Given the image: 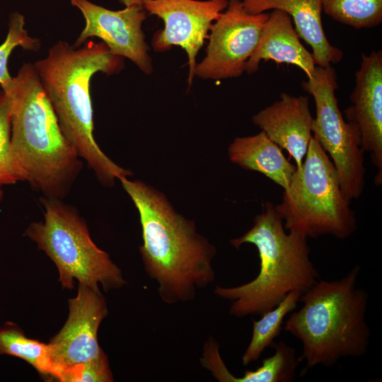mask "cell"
<instances>
[{
  "label": "cell",
  "mask_w": 382,
  "mask_h": 382,
  "mask_svg": "<svg viewBox=\"0 0 382 382\" xmlns=\"http://www.w3.org/2000/svg\"><path fill=\"white\" fill-rule=\"evenodd\" d=\"M2 90L10 100L11 149L23 181L45 197L63 199L83 163L60 129L34 64H23Z\"/></svg>",
  "instance_id": "cell-3"
},
{
  "label": "cell",
  "mask_w": 382,
  "mask_h": 382,
  "mask_svg": "<svg viewBox=\"0 0 382 382\" xmlns=\"http://www.w3.org/2000/svg\"><path fill=\"white\" fill-rule=\"evenodd\" d=\"M44 221L31 223L25 236L56 265L59 281L72 289L79 284L100 291L120 289L126 284L120 269L92 241L85 221L76 209L59 199L41 197Z\"/></svg>",
  "instance_id": "cell-7"
},
{
  "label": "cell",
  "mask_w": 382,
  "mask_h": 382,
  "mask_svg": "<svg viewBox=\"0 0 382 382\" xmlns=\"http://www.w3.org/2000/svg\"><path fill=\"white\" fill-rule=\"evenodd\" d=\"M113 381L107 356L104 352L93 360L67 366L62 382H110Z\"/></svg>",
  "instance_id": "cell-24"
},
{
  "label": "cell",
  "mask_w": 382,
  "mask_h": 382,
  "mask_svg": "<svg viewBox=\"0 0 382 382\" xmlns=\"http://www.w3.org/2000/svg\"><path fill=\"white\" fill-rule=\"evenodd\" d=\"M305 157L284 190L282 202L274 206L284 229L313 238L351 236L357 228L351 200L340 187L330 158L313 136Z\"/></svg>",
  "instance_id": "cell-6"
},
{
  "label": "cell",
  "mask_w": 382,
  "mask_h": 382,
  "mask_svg": "<svg viewBox=\"0 0 382 382\" xmlns=\"http://www.w3.org/2000/svg\"><path fill=\"white\" fill-rule=\"evenodd\" d=\"M23 181L11 144V110L8 95L0 91V200L3 187Z\"/></svg>",
  "instance_id": "cell-22"
},
{
  "label": "cell",
  "mask_w": 382,
  "mask_h": 382,
  "mask_svg": "<svg viewBox=\"0 0 382 382\" xmlns=\"http://www.w3.org/2000/svg\"><path fill=\"white\" fill-rule=\"evenodd\" d=\"M322 9L335 21L356 29L382 22V0H322Z\"/></svg>",
  "instance_id": "cell-21"
},
{
  "label": "cell",
  "mask_w": 382,
  "mask_h": 382,
  "mask_svg": "<svg viewBox=\"0 0 382 382\" xmlns=\"http://www.w3.org/2000/svg\"><path fill=\"white\" fill-rule=\"evenodd\" d=\"M301 86L315 102L313 137L331 158L346 197L349 200L359 198L364 188V151L358 130L345 121L339 109L335 69L331 65L316 66L313 75Z\"/></svg>",
  "instance_id": "cell-8"
},
{
  "label": "cell",
  "mask_w": 382,
  "mask_h": 382,
  "mask_svg": "<svg viewBox=\"0 0 382 382\" xmlns=\"http://www.w3.org/2000/svg\"><path fill=\"white\" fill-rule=\"evenodd\" d=\"M227 0H144L149 14L163 21L164 28L152 40L154 50L162 52L172 46L181 47L188 57V84L195 77L196 57L209 37L213 22L226 8Z\"/></svg>",
  "instance_id": "cell-10"
},
{
  "label": "cell",
  "mask_w": 382,
  "mask_h": 382,
  "mask_svg": "<svg viewBox=\"0 0 382 382\" xmlns=\"http://www.w3.org/2000/svg\"><path fill=\"white\" fill-rule=\"evenodd\" d=\"M24 25L25 19L23 15L18 12L10 15L8 35L4 43L0 45V85L2 89L6 88L13 79L7 67L12 50L18 46L33 51H36L40 47L39 40L30 37Z\"/></svg>",
  "instance_id": "cell-23"
},
{
  "label": "cell",
  "mask_w": 382,
  "mask_h": 382,
  "mask_svg": "<svg viewBox=\"0 0 382 382\" xmlns=\"http://www.w3.org/2000/svg\"><path fill=\"white\" fill-rule=\"evenodd\" d=\"M120 180L138 210L143 240L139 251L161 299L168 304L192 301L197 290L215 280L214 246L161 193L127 177Z\"/></svg>",
  "instance_id": "cell-1"
},
{
  "label": "cell",
  "mask_w": 382,
  "mask_h": 382,
  "mask_svg": "<svg viewBox=\"0 0 382 382\" xmlns=\"http://www.w3.org/2000/svg\"><path fill=\"white\" fill-rule=\"evenodd\" d=\"M308 96L282 93L279 99L253 115V123L281 149L299 168L312 137V117Z\"/></svg>",
  "instance_id": "cell-14"
},
{
  "label": "cell",
  "mask_w": 382,
  "mask_h": 382,
  "mask_svg": "<svg viewBox=\"0 0 382 382\" xmlns=\"http://www.w3.org/2000/svg\"><path fill=\"white\" fill-rule=\"evenodd\" d=\"M228 156L231 162L260 172L284 190L289 187L296 170V165L289 162L281 148L262 131L236 138L228 147Z\"/></svg>",
  "instance_id": "cell-17"
},
{
  "label": "cell",
  "mask_w": 382,
  "mask_h": 382,
  "mask_svg": "<svg viewBox=\"0 0 382 382\" xmlns=\"http://www.w3.org/2000/svg\"><path fill=\"white\" fill-rule=\"evenodd\" d=\"M244 8L251 14L279 9L293 20L300 38L312 49L316 66H327L339 62L343 52L328 40L322 23V0H242Z\"/></svg>",
  "instance_id": "cell-16"
},
{
  "label": "cell",
  "mask_w": 382,
  "mask_h": 382,
  "mask_svg": "<svg viewBox=\"0 0 382 382\" xmlns=\"http://www.w3.org/2000/svg\"><path fill=\"white\" fill-rule=\"evenodd\" d=\"M274 353L265 358L262 365L253 371H246L241 377L231 373L226 382H291L295 378L300 359L296 350L285 342H274Z\"/></svg>",
  "instance_id": "cell-20"
},
{
  "label": "cell",
  "mask_w": 382,
  "mask_h": 382,
  "mask_svg": "<svg viewBox=\"0 0 382 382\" xmlns=\"http://www.w3.org/2000/svg\"><path fill=\"white\" fill-rule=\"evenodd\" d=\"M83 13L86 25L74 47L81 46L88 37L100 38L115 55L126 57L146 74L152 72L148 46L141 29L146 13L143 6H127L112 11L88 0H70Z\"/></svg>",
  "instance_id": "cell-11"
},
{
  "label": "cell",
  "mask_w": 382,
  "mask_h": 382,
  "mask_svg": "<svg viewBox=\"0 0 382 382\" xmlns=\"http://www.w3.org/2000/svg\"><path fill=\"white\" fill-rule=\"evenodd\" d=\"M125 7L132 6H143L144 0H119Z\"/></svg>",
  "instance_id": "cell-25"
},
{
  "label": "cell",
  "mask_w": 382,
  "mask_h": 382,
  "mask_svg": "<svg viewBox=\"0 0 382 382\" xmlns=\"http://www.w3.org/2000/svg\"><path fill=\"white\" fill-rule=\"evenodd\" d=\"M34 66L56 114L60 129L81 158L103 184L132 173L112 161L100 149L93 136L90 80L96 72L112 74L123 66L122 57L112 54L103 42H87L74 49L59 41Z\"/></svg>",
  "instance_id": "cell-2"
},
{
  "label": "cell",
  "mask_w": 382,
  "mask_h": 382,
  "mask_svg": "<svg viewBox=\"0 0 382 382\" xmlns=\"http://www.w3.org/2000/svg\"><path fill=\"white\" fill-rule=\"evenodd\" d=\"M69 316L61 330L51 340L57 362L64 369L99 357L103 351L98 342V330L108 315L100 291L79 285L78 294L69 300Z\"/></svg>",
  "instance_id": "cell-13"
},
{
  "label": "cell",
  "mask_w": 382,
  "mask_h": 382,
  "mask_svg": "<svg viewBox=\"0 0 382 382\" xmlns=\"http://www.w3.org/2000/svg\"><path fill=\"white\" fill-rule=\"evenodd\" d=\"M0 354H8L26 361L43 374L62 381L64 368L54 359L51 345L28 338L14 324L0 329Z\"/></svg>",
  "instance_id": "cell-18"
},
{
  "label": "cell",
  "mask_w": 382,
  "mask_h": 382,
  "mask_svg": "<svg viewBox=\"0 0 382 382\" xmlns=\"http://www.w3.org/2000/svg\"><path fill=\"white\" fill-rule=\"evenodd\" d=\"M360 270L357 265L340 279H319L302 293L303 305L285 322L284 330L302 344L299 359L306 361V369L332 366L343 358L367 352L369 294L357 286Z\"/></svg>",
  "instance_id": "cell-4"
},
{
  "label": "cell",
  "mask_w": 382,
  "mask_h": 382,
  "mask_svg": "<svg viewBox=\"0 0 382 382\" xmlns=\"http://www.w3.org/2000/svg\"><path fill=\"white\" fill-rule=\"evenodd\" d=\"M269 14H251L241 0H229L225 11L212 25L207 54L195 75L204 79L240 76L255 52Z\"/></svg>",
  "instance_id": "cell-9"
},
{
  "label": "cell",
  "mask_w": 382,
  "mask_h": 382,
  "mask_svg": "<svg viewBox=\"0 0 382 382\" xmlns=\"http://www.w3.org/2000/svg\"><path fill=\"white\" fill-rule=\"evenodd\" d=\"M261 61L296 66L307 78L313 75L316 66L313 54L301 42L291 16L279 9H274L269 14L257 46L247 62L245 71L248 74L257 71Z\"/></svg>",
  "instance_id": "cell-15"
},
{
  "label": "cell",
  "mask_w": 382,
  "mask_h": 382,
  "mask_svg": "<svg viewBox=\"0 0 382 382\" xmlns=\"http://www.w3.org/2000/svg\"><path fill=\"white\" fill-rule=\"evenodd\" d=\"M302 293L298 290L289 292L276 306L262 314L260 320H253L251 340L242 356L244 366L257 361L273 345L282 329L285 316L296 308Z\"/></svg>",
  "instance_id": "cell-19"
},
{
  "label": "cell",
  "mask_w": 382,
  "mask_h": 382,
  "mask_svg": "<svg viewBox=\"0 0 382 382\" xmlns=\"http://www.w3.org/2000/svg\"><path fill=\"white\" fill-rule=\"evenodd\" d=\"M230 243L237 249L253 244L260 258L259 273L252 281L233 287L217 286L214 290L216 296L231 302L229 313L235 317L262 315L289 292H303L320 279L309 257L307 238L296 231L286 233L270 202L255 217L252 228Z\"/></svg>",
  "instance_id": "cell-5"
},
{
  "label": "cell",
  "mask_w": 382,
  "mask_h": 382,
  "mask_svg": "<svg viewBox=\"0 0 382 382\" xmlns=\"http://www.w3.org/2000/svg\"><path fill=\"white\" fill-rule=\"evenodd\" d=\"M345 110L348 122L358 130L364 151L369 152L378 171L375 184L382 183V52L361 54L355 84Z\"/></svg>",
  "instance_id": "cell-12"
}]
</instances>
